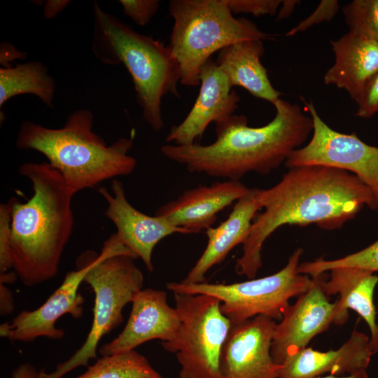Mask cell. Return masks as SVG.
<instances>
[{"mask_svg": "<svg viewBox=\"0 0 378 378\" xmlns=\"http://www.w3.org/2000/svg\"><path fill=\"white\" fill-rule=\"evenodd\" d=\"M301 99L313 121L312 136L291 153L286 167L324 165L347 171L371 190L374 211H378V147L367 144L355 133L334 130L321 119L312 102Z\"/></svg>", "mask_w": 378, "mask_h": 378, "instance_id": "10", "label": "cell"}, {"mask_svg": "<svg viewBox=\"0 0 378 378\" xmlns=\"http://www.w3.org/2000/svg\"><path fill=\"white\" fill-rule=\"evenodd\" d=\"M111 190L110 193L105 187L98 190L107 203L106 216L116 227L120 242L142 260L148 271L153 270L152 253L162 239L175 233L191 234L162 216H148L135 209L128 202L120 180L113 179Z\"/></svg>", "mask_w": 378, "mask_h": 378, "instance_id": "14", "label": "cell"}, {"mask_svg": "<svg viewBox=\"0 0 378 378\" xmlns=\"http://www.w3.org/2000/svg\"><path fill=\"white\" fill-rule=\"evenodd\" d=\"M356 103L357 117L369 118L378 112V71L369 79Z\"/></svg>", "mask_w": 378, "mask_h": 378, "instance_id": "31", "label": "cell"}, {"mask_svg": "<svg viewBox=\"0 0 378 378\" xmlns=\"http://www.w3.org/2000/svg\"><path fill=\"white\" fill-rule=\"evenodd\" d=\"M263 53L262 40H246L220 50L216 62L232 88L241 87L253 96L274 105L281 93L272 86L267 69L260 62Z\"/></svg>", "mask_w": 378, "mask_h": 378, "instance_id": "22", "label": "cell"}, {"mask_svg": "<svg viewBox=\"0 0 378 378\" xmlns=\"http://www.w3.org/2000/svg\"><path fill=\"white\" fill-rule=\"evenodd\" d=\"M174 294L181 323L176 337L161 344L176 354L179 378H223L220 356L232 323L220 301L206 294Z\"/></svg>", "mask_w": 378, "mask_h": 378, "instance_id": "9", "label": "cell"}, {"mask_svg": "<svg viewBox=\"0 0 378 378\" xmlns=\"http://www.w3.org/2000/svg\"><path fill=\"white\" fill-rule=\"evenodd\" d=\"M119 2L124 14L141 27L150 22L160 5L157 0H120Z\"/></svg>", "mask_w": 378, "mask_h": 378, "instance_id": "29", "label": "cell"}, {"mask_svg": "<svg viewBox=\"0 0 378 378\" xmlns=\"http://www.w3.org/2000/svg\"><path fill=\"white\" fill-rule=\"evenodd\" d=\"M338 10L339 4L337 1L323 0L308 18L290 29L286 35L292 36L299 32L305 31L316 24L330 21L337 14Z\"/></svg>", "mask_w": 378, "mask_h": 378, "instance_id": "30", "label": "cell"}, {"mask_svg": "<svg viewBox=\"0 0 378 378\" xmlns=\"http://www.w3.org/2000/svg\"><path fill=\"white\" fill-rule=\"evenodd\" d=\"M92 127L93 114L86 108L72 113L59 129L25 120L15 145L43 154L75 193L132 173L136 165V160L129 155L132 137L119 138L108 146Z\"/></svg>", "mask_w": 378, "mask_h": 378, "instance_id": "4", "label": "cell"}, {"mask_svg": "<svg viewBox=\"0 0 378 378\" xmlns=\"http://www.w3.org/2000/svg\"><path fill=\"white\" fill-rule=\"evenodd\" d=\"M274 118L261 127H250L244 115L216 122V141L202 146L166 144L161 152L190 172L239 180L249 172L269 174L285 163L313 131V121L299 105L281 98L273 105Z\"/></svg>", "mask_w": 378, "mask_h": 378, "instance_id": "2", "label": "cell"}, {"mask_svg": "<svg viewBox=\"0 0 378 378\" xmlns=\"http://www.w3.org/2000/svg\"><path fill=\"white\" fill-rule=\"evenodd\" d=\"M357 267L378 272V239L368 247L356 253L335 260H325L319 258L311 262H304L298 265L300 274L315 276L337 267Z\"/></svg>", "mask_w": 378, "mask_h": 378, "instance_id": "25", "label": "cell"}, {"mask_svg": "<svg viewBox=\"0 0 378 378\" xmlns=\"http://www.w3.org/2000/svg\"><path fill=\"white\" fill-rule=\"evenodd\" d=\"M12 378H38L39 372L29 363H24L14 369L12 372Z\"/></svg>", "mask_w": 378, "mask_h": 378, "instance_id": "34", "label": "cell"}, {"mask_svg": "<svg viewBox=\"0 0 378 378\" xmlns=\"http://www.w3.org/2000/svg\"><path fill=\"white\" fill-rule=\"evenodd\" d=\"M1 44L3 46H1V63L4 64L5 66L9 61H11L10 55L17 58L24 55V52H19L13 46L8 48L9 44H7L6 47L4 43Z\"/></svg>", "mask_w": 378, "mask_h": 378, "instance_id": "35", "label": "cell"}, {"mask_svg": "<svg viewBox=\"0 0 378 378\" xmlns=\"http://www.w3.org/2000/svg\"><path fill=\"white\" fill-rule=\"evenodd\" d=\"M94 31L92 50L110 65L122 64L132 78L143 118L155 132L164 126L162 99L178 97L180 66L169 46L136 32L114 15L93 4Z\"/></svg>", "mask_w": 378, "mask_h": 378, "instance_id": "5", "label": "cell"}, {"mask_svg": "<svg viewBox=\"0 0 378 378\" xmlns=\"http://www.w3.org/2000/svg\"><path fill=\"white\" fill-rule=\"evenodd\" d=\"M76 378H162L147 358L132 350L102 358Z\"/></svg>", "mask_w": 378, "mask_h": 378, "instance_id": "24", "label": "cell"}, {"mask_svg": "<svg viewBox=\"0 0 378 378\" xmlns=\"http://www.w3.org/2000/svg\"><path fill=\"white\" fill-rule=\"evenodd\" d=\"M330 44L335 62L325 73L323 82L345 90L356 102L378 71V42L349 31Z\"/></svg>", "mask_w": 378, "mask_h": 378, "instance_id": "20", "label": "cell"}, {"mask_svg": "<svg viewBox=\"0 0 378 378\" xmlns=\"http://www.w3.org/2000/svg\"><path fill=\"white\" fill-rule=\"evenodd\" d=\"M18 171L31 183L33 195L24 203L9 200L13 271L24 286H34L57 274L72 233L76 193L48 162H25Z\"/></svg>", "mask_w": 378, "mask_h": 378, "instance_id": "3", "label": "cell"}, {"mask_svg": "<svg viewBox=\"0 0 378 378\" xmlns=\"http://www.w3.org/2000/svg\"><path fill=\"white\" fill-rule=\"evenodd\" d=\"M275 320L258 315L232 324L220 356L223 378H277L271 344Z\"/></svg>", "mask_w": 378, "mask_h": 378, "instance_id": "13", "label": "cell"}, {"mask_svg": "<svg viewBox=\"0 0 378 378\" xmlns=\"http://www.w3.org/2000/svg\"><path fill=\"white\" fill-rule=\"evenodd\" d=\"M250 188L239 180L216 181L186 190L178 197L162 205L155 215L176 227L197 234L211 227L217 215L245 195Z\"/></svg>", "mask_w": 378, "mask_h": 378, "instance_id": "17", "label": "cell"}, {"mask_svg": "<svg viewBox=\"0 0 378 378\" xmlns=\"http://www.w3.org/2000/svg\"><path fill=\"white\" fill-rule=\"evenodd\" d=\"M11 204L0 205V274L13 270L10 249Z\"/></svg>", "mask_w": 378, "mask_h": 378, "instance_id": "27", "label": "cell"}, {"mask_svg": "<svg viewBox=\"0 0 378 378\" xmlns=\"http://www.w3.org/2000/svg\"><path fill=\"white\" fill-rule=\"evenodd\" d=\"M174 19L169 47L181 70L180 83L200 85V71L211 56L237 42L268 38L253 22L236 18L225 0H172Z\"/></svg>", "mask_w": 378, "mask_h": 378, "instance_id": "7", "label": "cell"}, {"mask_svg": "<svg viewBox=\"0 0 378 378\" xmlns=\"http://www.w3.org/2000/svg\"><path fill=\"white\" fill-rule=\"evenodd\" d=\"M298 2L299 1H298L292 0L282 1L281 6L279 8L277 20H282L288 18Z\"/></svg>", "mask_w": 378, "mask_h": 378, "instance_id": "36", "label": "cell"}, {"mask_svg": "<svg viewBox=\"0 0 378 378\" xmlns=\"http://www.w3.org/2000/svg\"><path fill=\"white\" fill-rule=\"evenodd\" d=\"M234 14H251L255 17L273 15L282 4L281 0H225Z\"/></svg>", "mask_w": 378, "mask_h": 378, "instance_id": "28", "label": "cell"}, {"mask_svg": "<svg viewBox=\"0 0 378 378\" xmlns=\"http://www.w3.org/2000/svg\"><path fill=\"white\" fill-rule=\"evenodd\" d=\"M309 378H369L366 370H362L355 372L354 374L344 375V376H335V375H327L324 377L316 376Z\"/></svg>", "mask_w": 378, "mask_h": 378, "instance_id": "37", "label": "cell"}, {"mask_svg": "<svg viewBox=\"0 0 378 378\" xmlns=\"http://www.w3.org/2000/svg\"><path fill=\"white\" fill-rule=\"evenodd\" d=\"M14 309L15 302L11 290L5 284H0V314H11Z\"/></svg>", "mask_w": 378, "mask_h": 378, "instance_id": "32", "label": "cell"}, {"mask_svg": "<svg viewBox=\"0 0 378 378\" xmlns=\"http://www.w3.org/2000/svg\"><path fill=\"white\" fill-rule=\"evenodd\" d=\"M302 253V248H297L281 270L265 277L230 284L169 282L166 287L174 293L206 294L219 299L221 312L232 324L258 315L281 320L289 300L306 291L312 281L298 271Z\"/></svg>", "mask_w": 378, "mask_h": 378, "instance_id": "8", "label": "cell"}, {"mask_svg": "<svg viewBox=\"0 0 378 378\" xmlns=\"http://www.w3.org/2000/svg\"><path fill=\"white\" fill-rule=\"evenodd\" d=\"M342 12L349 31L378 42V0H354Z\"/></svg>", "mask_w": 378, "mask_h": 378, "instance_id": "26", "label": "cell"}, {"mask_svg": "<svg viewBox=\"0 0 378 378\" xmlns=\"http://www.w3.org/2000/svg\"><path fill=\"white\" fill-rule=\"evenodd\" d=\"M375 351L365 334L354 330L337 350L320 351L305 347L288 355L277 378H309L329 373L344 376L366 370Z\"/></svg>", "mask_w": 378, "mask_h": 378, "instance_id": "18", "label": "cell"}, {"mask_svg": "<svg viewBox=\"0 0 378 378\" xmlns=\"http://www.w3.org/2000/svg\"><path fill=\"white\" fill-rule=\"evenodd\" d=\"M253 188L234 204L226 220L216 227L206 230V247L195 265L182 280L183 284L205 282V274L214 265L224 260L230 251L246 240L258 211Z\"/></svg>", "mask_w": 378, "mask_h": 378, "instance_id": "21", "label": "cell"}, {"mask_svg": "<svg viewBox=\"0 0 378 378\" xmlns=\"http://www.w3.org/2000/svg\"><path fill=\"white\" fill-rule=\"evenodd\" d=\"M89 264L83 282L94 293L91 328L82 346L66 360L57 364L54 371H39L38 378H62L79 366H86L97 358L101 339L123 321L122 309L136 293L142 289L144 276L134 260L137 256L113 234L97 253H83Z\"/></svg>", "mask_w": 378, "mask_h": 378, "instance_id": "6", "label": "cell"}, {"mask_svg": "<svg viewBox=\"0 0 378 378\" xmlns=\"http://www.w3.org/2000/svg\"><path fill=\"white\" fill-rule=\"evenodd\" d=\"M69 0H48L43 8V15L47 19H52L62 12L69 4Z\"/></svg>", "mask_w": 378, "mask_h": 378, "instance_id": "33", "label": "cell"}, {"mask_svg": "<svg viewBox=\"0 0 378 378\" xmlns=\"http://www.w3.org/2000/svg\"><path fill=\"white\" fill-rule=\"evenodd\" d=\"M17 277L18 275L15 271L0 274V284H5L13 283L16 280Z\"/></svg>", "mask_w": 378, "mask_h": 378, "instance_id": "38", "label": "cell"}, {"mask_svg": "<svg viewBox=\"0 0 378 378\" xmlns=\"http://www.w3.org/2000/svg\"><path fill=\"white\" fill-rule=\"evenodd\" d=\"M55 90V81L47 67L39 61L18 64L0 69V108L5 102L18 94L37 96L50 108Z\"/></svg>", "mask_w": 378, "mask_h": 378, "instance_id": "23", "label": "cell"}, {"mask_svg": "<svg viewBox=\"0 0 378 378\" xmlns=\"http://www.w3.org/2000/svg\"><path fill=\"white\" fill-rule=\"evenodd\" d=\"M200 77V89L192 108L180 124L171 127L166 141L181 146L193 144L211 122L230 117L238 108L239 96L211 58L202 66Z\"/></svg>", "mask_w": 378, "mask_h": 378, "instance_id": "16", "label": "cell"}, {"mask_svg": "<svg viewBox=\"0 0 378 378\" xmlns=\"http://www.w3.org/2000/svg\"><path fill=\"white\" fill-rule=\"evenodd\" d=\"M324 273L311 276L309 288L288 306L276 324L271 344L275 363L281 365L288 355L307 347L313 337L335 323L337 302H330L323 289Z\"/></svg>", "mask_w": 378, "mask_h": 378, "instance_id": "12", "label": "cell"}, {"mask_svg": "<svg viewBox=\"0 0 378 378\" xmlns=\"http://www.w3.org/2000/svg\"><path fill=\"white\" fill-rule=\"evenodd\" d=\"M253 191L264 211L254 218L235 265L236 273L249 279L262 265L265 241L280 227L315 224L327 230L340 229L364 206L374 207L371 190L356 176L324 165L290 168L274 186Z\"/></svg>", "mask_w": 378, "mask_h": 378, "instance_id": "1", "label": "cell"}, {"mask_svg": "<svg viewBox=\"0 0 378 378\" xmlns=\"http://www.w3.org/2000/svg\"><path fill=\"white\" fill-rule=\"evenodd\" d=\"M76 269L66 274L61 285L39 307L20 312L10 323L0 326V335L13 342H33L45 337L59 340L64 336L63 329L55 327L56 321L64 314L80 318L83 313L84 298L78 288L89 269L85 255L76 259Z\"/></svg>", "mask_w": 378, "mask_h": 378, "instance_id": "11", "label": "cell"}, {"mask_svg": "<svg viewBox=\"0 0 378 378\" xmlns=\"http://www.w3.org/2000/svg\"><path fill=\"white\" fill-rule=\"evenodd\" d=\"M326 272L322 280V287L328 296L339 294L336 300L337 311L335 324L342 325L349 318V309L358 314L368 324L370 332V343L378 351V324L374 304V289L378 276L373 272L357 267H337Z\"/></svg>", "mask_w": 378, "mask_h": 378, "instance_id": "19", "label": "cell"}, {"mask_svg": "<svg viewBox=\"0 0 378 378\" xmlns=\"http://www.w3.org/2000/svg\"><path fill=\"white\" fill-rule=\"evenodd\" d=\"M131 302L125 326L115 339L99 349L102 356L134 350L155 339L170 342L176 337L181 319L177 309L168 304L166 292L141 289L134 294Z\"/></svg>", "mask_w": 378, "mask_h": 378, "instance_id": "15", "label": "cell"}]
</instances>
